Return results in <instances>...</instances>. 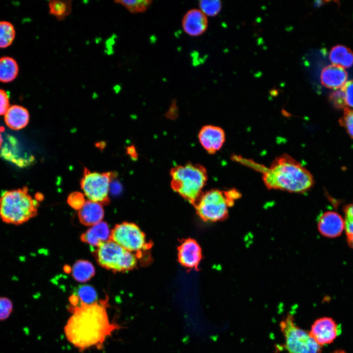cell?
<instances>
[{"mask_svg":"<svg viewBox=\"0 0 353 353\" xmlns=\"http://www.w3.org/2000/svg\"><path fill=\"white\" fill-rule=\"evenodd\" d=\"M329 101L332 105L337 109L344 110L348 108L345 95L341 88L334 91L330 94Z\"/></svg>","mask_w":353,"mask_h":353,"instance_id":"f546056e","label":"cell"},{"mask_svg":"<svg viewBox=\"0 0 353 353\" xmlns=\"http://www.w3.org/2000/svg\"><path fill=\"white\" fill-rule=\"evenodd\" d=\"M332 353H346L344 351L342 350H337L335 351H334Z\"/></svg>","mask_w":353,"mask_h":353,"instance_id":"d590c367","label":"cell"},{"mask_svg":"<svg viewBox=\"0 0 353 353\" xmlns=\"http://www.w3.org/2000/svg\"><path fill=\"white\" fill-rule=\"evenodd\" d=\"M340 331L339 326L333 319L322 317L314 322L309 333L316 342L322 346L332 343Z\"/></svg>","mask_w":353,"mask_h":353,"instance_id":"30bf717a","label":"cell"},{"mask_svg":"<svg viewBox=\"0 0 353 353\" xmlns=\"http://www.w3.org/2000/svg\"><path fill=\"white\" fill-rule=\"evenodd\" d=\"M15 36V30L13 25L9 22L0 21V48H4L9 46Z\"/></svg>","mask_w":353,"mask_h":353,"instance_id":"603a6c76","label":"cell"},{"mask_svg":"<svg viewBox=\"0 0 353 353\" xmlns=\"http://www.w3.org/2000/svg\"><path fill=\"white\" fill-rule=\"evenodd\" d=\"M2 143V138L1 134L0 132V148L1 147Z\"/></svg>","mask_w":353,"mask_h":353,"instance_id":"8d00e7d4","label":"cell"},{"mask_svg":"<svg viewBox=\"0 0 353 353\" xmlns=\"http://www.w3.org/2000/svg\"><path fill=\"white\" fill-rule=\"evenodd\" d=\"M329 59L333 65L349 68L353 65V53L346 47L337 45L330 50Z\"/></svg>","mask_w":353,"mask_h":353,"instance_id":"d6986e66","label":"cell"},{"mask_svg":"<svg viewBox=\"0 0 353 353\" xmlns=\"http://www.w3.org/2000/svg\"><path fill=\"white\" fill-rule=\"evenodd\" d=\"M78 216L81 224L92 227L101 222L104 210L100 203L88 200L78 210Z\"/></svg>","mask_w":353,"mask_h":353,"instance_id":"2e32d148","label":"cell"},{"mask_svg":"<svg viewBox=\"0 0 353 353\" xmlns=\"http://www.w3.org/2000/svg\"><path fill=\"white\" fill-rule=\"evenodd\" d=\"M341 88L344 92L348 108H353V80L347 81Z\"/></svg>","mask_w":353,"mask_h":353,"instance_id":"1f68e13d","label":"cell"},{"mask_svg":"<svg viewBox=\"0 0 353 353\" xmlns=\"http://www.w3.org/2000/svg\"><path fill=\"white\" fill-rule=\"evenodd\" d=\"M199 6L206 16H214L220 11L222 3L218 0H202L199 1Z\"/></svg>","mask_w":353,"mask_h":353,"instance_id":"484cf974","label":"cell"},{"mask_svg":"<svg viewBox=\"0 0 353 353\" xmlns=\"http://www.w3.org/2000/svg\"><path fill=\"white\" fill-rule=\"evenodd\" d=\"M116 176V173L113 172L100 173L84 167L80 181L81 188L90 201L107 204L110 202V184Z\"/></svg>","mask_w":353,"mask_h":353,"instance_id":"52a82bcc","label":"cell"},{"mask_svg":"<svg viewBox=\"0 0 353 353\" xmlns=\"http://www.w3.org/2000/svg\"><path fill=\"white\" fill-rule=\"evenodd\" d=\"M318 229L323 236L328 238H335L340 235L345 229L344 221L336 212L328 211L319 216Z\"/></svg>","mask_w":353,"mask_h":353,"instance_id":"8fae6325","label":"cell"},{"mask_svg":"<svg viewBox=\"0 0 353 353\" xmlns=\"http://www.w3.org/2000/svg\"><path fill=\"white\" fill-rule=\"evenodd\" d=\"M85 202L83 195L79 192H74L71 193L67 199L68 204L76 210H79Z\"/></svg>","mask_w":353,"mask_h":353,"instance_id":"4dcf8cb0","label":"cell"},{"mask_svg":"<svg viewBox=\"0 0 353 353\" xmlns=\"http://www.w3.org/2000/svg\"><path fill=\"white\" fill-rule=\"evenodd\" d=\"M202 258V250L197 241L193 239L183 241L178 248L179 263L189 268H197Z\"/></svg>","mask_w":353,"mask_h":353,"instance_id":"4fadbf2b","label":"cell"},{"mask_svg":"<svg viewBox=\"0 0 353 353\" xmlns=\"http://www.w3.org/2000/svg\"><path fill=\"white\" fill-rule=\"evenodd\" d=\"M75 294L78 298L79 302L84 303L91 304L98 301L96 290L90 285L79 286Z\"/></svg>","mask_w":353,"mask_h":353,"instance_id":"cb8c5ba5","label":"cell"},{"mask_svg":"<svg viewBox=\"0 0 353 353\" xmlns=\"http://www.w3.org/2000/svg\"><path fill=\"white\" fill-rule=\"evenodd\" d=\"M111 231L105 222L92 226L81 236L82 242L94 247H98L103 243L110 240Z\"/></svg>","mask_w":353,"mask_h":353,"instance_id":"e0dca14e","label":"cell"},{"mask_svg":"<svg viewBox=\"0 0 353 353\" xmlns=\"http://www.w3.org/2000/svg\"><path fill=\"white\" fill-rule=\"evenodd\" d=\"M14 310V305L10 299L0 296V321L8 319Z\"/></svg>","mask_w":353,"mask_h":353,"instance_id":"83f0119b","label":"cell"},{"mask_svg":"<svg viewBox=\"0 0 353 353\" xmlns=\"http://www.w3.org/2000/svg\"><path fill=\"white\" fill-rule=\"evenodd\" d=\"M49 13L58 21L65 20L71 13L72 0H51L49 1Z\"/></svg>","mask_w":353,"mask_h":353,"instance_id":"7402d4cb","label":"cell"},{"mask_svg":"<svg viewBox=\"0 0 353 353\" xmlns=\"http://www.w3.org/2000/svg\"><path fill=\"white\" fill-rule=\"evenodd\" d=\"M199 139L208 153L213 154L222 147L225 141V133L220 127L205 126L200 131Z\"/></svg>","mask_w":353,"mask_h":353,"instance_id":"7c38bea8","label":"cell"},{"mask_svg":"<svg viewBox=\"0 0 353 353\" xmlns=\"http://www.w3.org/2000/svg\"><path fill=\"white\" fill-rule=\"evenodd\" d=\"M9 108L8 95L4 90L0 89V115H5Z\"/></svg>","mask_w":353,"mask_h":353,"instance_id":"d6a6232c","label":"cell"},{"mask_svg":"<svg viewBox=\"0 0 353 353\" xmlns=\"http://www.w3.org/2000/svg\"><path fill=\"white\" fill-rule=\"evenodd\" d=\"M115 2L123 5L130 13H138L145 11L150 6L152 1L150 0H116L115 1Z\"/></svg>","mask_w":353,"mask_h":353,"instance_id":"d4e9b609","label":"cell"},{"mask_svg":"<svg viewBox=\"0 0 353 353\" xmlns=\"http://www.w3.org/2000/svg\"><path fill=\"white\" fill-rule=\"evenodd\" d=\"M19 67L17 62L10 57L0 58V81L9 82L17 76Z\"/></svg>","mask_w":353,"mask_h":353,"instance_id":"44dd1931","label":"cell"},{"mask_svg":"<svg viewBox=\"0 0 353 353\" xmlns=\"http://www.w3.org/2000/svg\"><path fill=\"white\" fill-rule=\"evenodd\" d=\"M347 242L350 247L353 249V235H348Z\"/></svg>","mask_w":353,"mask_h":353,"instance_id":"e575fe53","label":"cell"},{"mask_svg":"<svg viewBox=\"0 0 353 353\" xmlns=\"http://www.w3.org/2000/svg\"><path fill=\"white\" fill-rule=\"evenodd\" d=\"M320 77L321 83L325 87L338 89L347 82L348 74L344 68L332 64L323 69Z\"/></svg>","mask_w":353,"mask_h":353,"instance_id":"9a60e30c","label":"cell"},{"mask_svg":"<svg viewBox=\"0 0 353 353\" xmlns=\"http://www.w3.org/2000/svg\"><path fill=\"white\" fill-rule=\"evenodd\" d=\"M195 205L197 214L202 220L211 222L226 219L229 207L224 191L218 189L203 193Z\"/></svg>","mask_w":353,"mask_h":353,"instance_id":"ba28073f","label":"cell"},{"mask_svg":"<svg viewBox=\"0 0 353 353\" xmlns=\"http://www.w3.org/2000/svg\"><path fill=\"white\" fill-rule=\"evenodd\" d=\"M110 240L132 252L149 248L145 234L134 223L124 222L115 225L111 231Z\"/></svg>","mask_w":353,"mask_h":353,"instance_id":"9c48e42d","label":"cell"},{"mask_svg":"<svg viewBox=\"0 0 353 353\" xmlns=\"http://www.w3.org/2000/svg\"><path fill=\"white\" fill-rule=\"evenodd\" d=\"M345 229L347 236L353 235V201L343 207Z\"/></svg>","mask_w":353,"mask_h":353,"instance_id":"f1b7e54d","label":"cell"},{"mask_svg":"<svg viewBox=\"0 0 353 353\" xmlns=\"http://www.w3.org/2000/svg\"><path fill=\"white\" fill-rule=\"evenodd\" d=\"M338 122L350 137L353 139V108L345 109Z\"/></svg>","mask_w":353,"mask_h":353,"instance_id":"4316f807","label":"cell"},{"mask_svg":"<svg viewBox=\"0 0 353 353\" xmlns=\"http://www.w3.org/2000/svg\"><path fill=\"white\" fill-rule=\"evenodd\" d=\"M95 255L100 266L114 272L132 270L137 264V256L133 252L111 240L101 244Z\"/></svg>","mask_w":353,"mask_h":353,"instance_id":"8992f818","label":"cell"},{"mask_svg":"<svg viewBox=\"0 0 353 353\" xmlns=\"http://www.w3.org/2000/svg\"><path fill=\"white\" fill-rule=\"evenodd\" d=\"M170 176L173 190L195 205L203 193L202 190L207 180L204 166L189 163L177 165L171 170Z\"/></svg>","mask_w":353,"mask_h":353,"instance_id":"277c9868","label":"cell"},{"mask_svg":"<svg viewBox=\"0 0 353 353\" xmlns=\"http://www.w3.org/2000/svg\"><path fill=\"white\" fill-rule=\"evenodd\" d=\"M286 353H322L320 346L310 333L297 326L293 316L288 314L280 323Z\"/></svg>","mask_w":353,"mask_h":353,"instance_id":"5b68a950","label":"cell"},{"mask_svg":"<svg viewBox=\"0 0 353 353\" xmlns=\"http://www.w3.org/2000/svg\"><path fill=\"white\" fill-rule=\"evenodd\" d=\"M95 273V268L92 264L85 260L77 261L72 269L73 277L79 282L88 281L94 276Z\"/></svg>","mask_w":353,"mask_h":353,"instance_id":"ffe728a7","label":"cell"},{"mask_svg":"<svg viewBox=\"0 0 353 353\" xmlns=\"http://www.w3.org/2000/svg\"><path fill=\"white\" fill-rule=\"evenodd\" d=\"M39 205L26 187L4 191L0 197V219L7 224H23L36 216Z\"/></svg>","mask_w":353,"mask_h":353,"instance_id":"3957f363","label":"cell"},{"mask_svg":"<svg viewBox=\"0 0 353 353\" xmlns=\"http://www.w3.org/2000/svg\"><path fill=\"white\" fill-rule=\"evenodd\" d=\"M224 193L229 207L234 204V200L239 199L241 197L240 193L234 189L224 191Z\"/></svg>","mask_w":353,"mask_h":353,"instance_id":"836d02e7","label":"cell"},{"mask_svg":"<svg viewBox=\"0 0 353 353\" xmlns=\"http://www.w3.org/2000/svg\"><path fill=\"white\" fill-rule=\"evenodd\" d=\"M260 166L258 169L263 172V180L268 189L303 193L314 184L311 173L287 154L277 157L269 168Z\"/></svg>","mask_w":353,"mask_h":353,"instance_id":"7a4b0ae2","label":"cell"},{"mask_svg":"<svg viewBox=\"0 0 353 353\" xmlns=\"http://www.w3.org/2000/svg\"><path fill=\"white\" fill-rule=\"evenodd\" d=\"M29 115L25 107L14 105L8 108L4 115V121L10 128L19 130L25 127L28 124Z\"/></svg>","mask_w":353,"mask_h":353,"instance_id":"ac0fdd59","label":"cell"},{"mask_svg":"<svg viewBox=\"0 0 353 353\" xmlns=\"http://www.w3.org/2000/svg\"><path fill=\"white\" fill-rule=\"evenodd\" d=\"M109 298L91 304L79 303L69 304L67 310L71 313L64 328L67 340L80 352L90 348H103L106 338L121 327L110 322L107 312Z\"/></svg>","mask_w":353,"mask_h":353,"instance_id":"6da1fadb","label":"cell"},{"mask_svg":"<svg viewBox=\"0 0 353 353\" xmlns=\"http://www.w3.org/2000/svg\"><path fill=\"white\" fill-rule=\"evenodd\" d=\"M208 21L206 16L200 9H192L184 15L182 28L187 34L197 36L203 34L206 30Z\"/></svg>","mask_w":353,"mask_h":353,"instance_id":"5bb4252c","label":"cell"}]
</instances>
